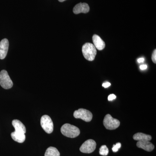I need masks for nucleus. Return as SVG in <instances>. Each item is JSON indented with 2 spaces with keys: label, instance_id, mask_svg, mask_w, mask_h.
<instances>
[{
  "label": "nucleus",
  "instance_id": "obj_19",
  "mask_svg": "<svg viewBox=\"0 0 156 156\" xmlns=\"http://www.w3.org/2000/svg\"><path fill=\"white\" fill-rule=\"evenodd\" d=\"M116 98V96L114 94H111L109 95L108 97V101H112L114 99H115Z\"/></svg>",
  "mask_w": 156,
  "mask_h": 156
},
{
  "label": "nucleus",
  "instance_id": "obj_5",
  "mask_svg": "<svg viewBox=\"0 0 156 156\" xmlns=\"http://www.w3.org/2000/svg\"><path fill=\"white\" fill-rule=\"evenodd\" d=\"M73 116L76 119H81L86 122H90L93 117L91 112L83 108H80L75 111L74 112Z\"/></svg>",
  "mask_w": 156,
  "mask_h": 156
},
{
  "label": "nucleus",
  "instance_id": "obj_20",
  "mask_svg": "<svg viewBox=\"0 0 156 156\" xmlns=\"http://www.w3.org/2000/svg\"><path fill=\"white\" fill-rule=\"evenodd\" d=\"M102 87H104V88H106L109 87L110 86H111V83H108V82H106V83H104L102 84Z\"/></svg>",
  "mask_w": 156,
  "mask_h": 156
},
{
  "label": "nucleus",
  "instance_id": "obj_4",
  "mask_svg": "<svg viewBox=\"0 0 156 156\" xmlns=\"http://www.w3.org/2000/svg\"><path fill=\"white\" fill-rule=\"evenodd\" d=\"M0 85L4 89H11L13 86V83L5 70H2L0 73Z\"/></svg>",
  "mask_w": 156,
  "mask_h": 156
},
{
  "label": "nucleus",
  "instance_id": "obj_8",
  "mask_svg": "<svg viewBox=\"0 0 156 156\" xmlns=\"http://www.w3.org/2000/svg\"><path fill=\"white\" fill-rule=\"evenodd\" d=\"M90 10L89 5L86 3H80L74 7L73 12L75 14H77L80 13H88Z\"/></svg>",
  "mask_w": 156,
  "mask_h": 156
},
{
  "label": "nucleus",
  "instance_id": "obj_3",
  "mask_svg": "<svg viewBox=\"0 0 156 156\" xmlns=\"http://www.w3.org/2000/svg\"><path fill=\"white\" fill-rule=\"evenodd\" d=\"M103 125L108 130H115L120 126V122L119 120L113 118L110 114H107L105 117Z\"/></svg>",
  "mask_w": 156,
  "mask_h": 156
},
{
  "label": "nucleus",
  "instance_id": "obj_6",
  "mask_svg": "<svg viewBox=\"0 0 156 156\" xmlns=\"http://www.w3.org/2000/svg\"><path fill=\"white\" fill-rule=\"evenodd\" d=\"M41 125L44 131L48 133L51 134L53 131V121L48 115H44L41 118Z\"/></svg>",
  "mask_w": 156,
  "mask_h": 156
},
{
  "label": "nucleus",
  "instance_id": "obj_16",
  "mask_svg": "<svg viewBox=\"0 0 156 156\" xmlns=\"http://www.w3.org/2000/svg\"><path fill=\"white\" fill-rule=\"evenodd\" d=\"M109 150L108 148L106 145H102L99 149V154L102 156H107L108 155Z\"/></svg>",
  "mask_w": 156,
  "mask_h": 156
},
{
  "label": "nucleus",
  "instance_id": "obj_17",
  "mask_svg": "<svg viewBox=\"0 0 156 156\" xmlns=\"http://www.w3.org/2000/svg\"><path fill=\"white\" fill-rule=\"evenodd\" d=\"M121 147V144L120 143H117L116 144H114L112 148L113 151L114 152H117L119 151V149Z\"/></svg>",
  "mask_w": 156,
  "mask_h": 156
},
{
  "label": "nucleus",
  "instance_id": "obj_15",
  "mask_svg": "<svg viewBox=\"0 0 156 156\" xmlns=\"http://www.w3.org/2000/svg\"><path fill=\"white\" fill-rule=\"evenodd\" d=\"M44 156H60V153L56 147H50L46 150Z\"/></svg>",
  "mask_w": 156,
  "mask_h": 156
},
{
  "label": "nucleus",
  "instance_id": "obj_1",
  "mask_svg": "<svg viewBox=\"0 0 156 156\" xmlns=\"http://www.w3.org/2000/svg\"><path fill=\"white\" fill-rule=\"evenodd\" d=\"M61 132L65 136L70 138L77 137L80 133L79 128L69 124H65L62 126Z\"/></svg>",
  "mask_w": 156,
  "mask_h": 156
},
{
  "label": "nucleus",
  "instance_id": "obj_13",
  "mask_svg": "<svg viewBox=\"0 0 156 156\" xmlns=\"http://www.w3.org/2000/svg\"><path fill=\"white\" fill-rule=\"evenodd\" d=\"M11 136L14 141L22 143L25 141L26 136L25 134L20 132L14 131L11 134Z\"/></svg>",
  "mask_w": 156,
  "mask_h": 156
},
{
  "label": "nucleus",
  "instance_id": "obj_9",
  "mask_svg": "<svg viewBox=\"0 0 156 156\" xmlns=\"http://www.w3.org/2000/svg\"><path fill=\"white\" fill-rule=\"evenodd\" d=\"M9 48V41L8 39H4L0 42V59L5 58Z\"/></svg>",
  "mask_w": 156,
  "mask_h": 156
},
{
  "label": "nucleus",
  "instance_id": "obj_14",
  "mask_svg": "<svg viewBox=\"0 0 156 156\" xmlns=\"http://www.w3.org/2000/svg\"><path fill=\"white\" fill-rule=\"evenodd\" d=\"M133 138L134 140H137V141H142V140L150 141L152 139V137L151 135L140 133V132L134 134Z\"/></svg>",
  "mask_w": 156,
  "mask_h": 156
},
{
  "label": "nucleus",
  "instance_id": "obj_7",
  "mask_svg": "<svg viewBox=\"0 0 156 156\" xmlns=\"http://www.w3.org/2000/svg\"><path fill=\"white\" fill-rule=\"evenodd\" d=\"M96 143L95 140L89 139L84 142L80 147L81 152L85 154H90L93 152L96 148Z\"/></svg>",
  "mask_w": 156,
  "mask_h": 156
},
{
  "label": "nucleus",
  "instance_id": "obj_12",
  "mask_svg": "<svg viewBox=\"0 0 156 156\" xmlns=\"http://www.w3.org/2000/svg\"><path fill=\"white\" fill-rule=\"evenodd\" d=\"M12 125L15 128V131L25 134L26 132L25 126L20 121L14 120L12 122Z\"/></svg>",
  "mask_w": 156,
  "mask_h": 156
},
{
  "label": "nucleus",
  "instance_id": "obj_2",
  "mask_svg": "<svg viewBox=\"0 0 156 156\" xmlns=\"http://www.w3.org/2000/svg\"><path fill=\"white\" fill-rule=\"evenodd\" d=\"M82 52L86 59L92 61L95 59L97 50L94 45L91 43H87L83 45Z\"/></svg>",
  "mask_w": 156,
  "mask_h": 156
},
{
  "label": "nucleus",
  "instance_id": "obj_10",
  "mask_svg": "<svg viewBox=\"0 0 156 156\" xmlns=\"http://www.w3.org/2000/svg\"><path fill=\"white\" fill-rule=\"evenodd\" d=\"M136 145L137 147L140 148L148 152L152 151L154 148V144L148 140L138 141L136 143Z\"/></svg>",
  "mask_w": 156,
  "mask_h": 156
},
{
  "label": "nucleus",
  "instance_id": "obj_11",
  "mask_svg": "<svg viewBox=\"0 0 156 156\" xmlns=\"http://www.w3.org/2000/svg\"><path fill=\"white\" fill-rule=\"evenodd\" d=\"M92 41L94 43V46L98 50H101L105 48V43L99 36L94 34L92 37Z\"/></svg>",
  "mask_w": 156,
  "mask_h": 156
},
{
  "label": "nucleus",
  "instance_id": "obj_21",
  "mask_svg": "<svg viewBox=\"0 0 156 156\" xmlns=\"http://www.w3.org/2000/svg\"><path fill=\"white\" fill-rule=\"evenodd\" d=\"M147 66L146 65H141L140 66V68L141 70H145L147 69Z\"/></svg>",
  "mask_w": 156,
  "mask_h": 156
},
{
  "label": "nucleus",
  "instance_id": "obj_18",
  "mask_svg": "<svg viewBox=\"0 0 156 156\" xmlns=\"http://www.w3.org/2000/svg\"><path fill=\"white\" fill-rule=\"evenodd\" d=\"M152 60L153 62L154 63H156V50H154L153 53L152 54Z\"/></svg>",
  "mask_w": 156,
  "mask_h": 156
},
{
  "label": "nucleus",
  "instance_id": "obj_23",
  "mask_svg": "<svg viewBox=\"0 0 156 156\" xmlns=\"http://www.w3.org/2000/svg\"><path fill=\"white\" fill-rule=\"evenodd\" d=\"M60 2H64V1H66V0H58Z\"/></svg>",
  "mask_w": 156,
  "mask_h": 156
},
{
  "label": "nucleus",
  "instance_id": "obj_22",
  "mask_svg": "<svg viewBox=\"0 0 156 156\" xmlns=\"http://www.w3.org/2000/svg\"><path fill=\"white\" fill-rule=\"evenodd\" d=\"M144 61V58H138L137 59V62L138 63H141V62H143Z\"/></svg>",
  "mask_w": 156,
  "mask_h": 156
}]
</instances>
